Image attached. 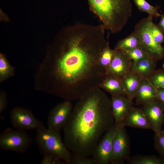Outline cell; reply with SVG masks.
<instances>
[{"instance_id":"cell-7","label":"cell","mask_w":164,"mask_h":164,"mask_svg":"<svg viewBox=\"0 0 164 164\" xmlns=\"http://www.w3.org/2000/svg\"><path fill=\"white\" fill-rule=\"evenodd\" d=\"M130 149L128 136L125 127L118 125L113 141L111 163L121 164L130 159Z\"/></svg>"},{"instance_id":"cell-10","label":"cell","mask_w":164,"mask_h":164,"mask_svg":"<svg viewBox=\"0 0 164 164\" xmlns=\"http://www.w3.org/2000/svg\"><path fill=\"white\" fill-rule=\"evenodd\" d=\"M73 107L71 101L65 100L56 105L48 116L47 128L58 131L63 129Z\"/></svg>"},{"instance_id":"cell-22","label":"cell","mask_w":164,"mask_h":164,"mask_svg":"<svg viewBox=\"0 0 164 164\" xmlns=\"http://www.w3.org/2000/svg\"><path fill=\"white\" fill-rule=\"evenodd\" d=\"M128 162L130 164H164V160L154 155L139 156L130 158Z\"/></svg>"},{"instance_id":"cell-32","label":"cell","mask_w":164,"mask_h":164,"mask_svg":"<svg viewBox=\"0 0 164 164\" xmlns=\"http://www.w3.org/2000/svg\"><path fill=\"white\" fill-rule=\"evenodd\" d=\"M160 17V20L157 25L164 34V12L161 14Z\"/></svg>"},{"instance_id":"cell-1","label":"cell","mask_w":164,"mask_h":164,"mask_svg":"<svg viewBox=\"0 0 164 164\" xmlns=\"http://www.w3.org/2000/svg\"><path fill=\"white\" fill-rule=\"evenodd\" d=\"M106 29L101 24L77 23L57 33L50 53L56 94L71 101L99 87L106 76L99 63L109 41Z\"/></svg>"},{"instance_id":"cell-15","label":"cell","mask_w":164,"mask_h":164,"mask_svg":"<svg viewBox=\"0 0 164 164\" xmlns=\"http://www.w3.org/2000/svg\"><path fill=\"white\" fill-rule=\"evenodd\" d=\"M157 89L147 78L142 79L135 97L136 104L143 105L157 99Z\"/></svg>"},{"instance_id":"cell-16","label":"cell","mask_w":164,"mask_h":164,"mask_svg":"<svg viewBox=\"0 0 164 164\" xmlns=\"http://www.w3.org/2000/svg\"><path fill=\"white\" fill-rule=\"evenodd\" d=\"M157 62L148 56L132 64L131 70L142 79L147 78L156 69Z\"/></svg>"},{"instance_id":"cell-3","label":"cell","mask_w":164,"mask_h":164,"mask_svg":"<svg viewBox=\"0 0 164 164\" xmlns=\"http://www.w3.org/2000/svg\"><path fill=\"white\" fill-rule=\"evenodd\" d=\"M90 11L106 29L113 33L120 31L131 17L130 0H87Z\"/></svg>"},{"instance_id":"cell-14","label":"cell","mask_w":164,"mask_h":164,"mask_svg":"<svg viewBox=\"0 0 164 164\" xmlns=\"http://www.w3.org/2000/svg\"><path fill=\"white\" fill-rule=\"evenodd\" d=\"M121 125L125 127L152 130L151 125L142 109L135 107L127 114Z\"/></svg>"},{"instance_id":"cell-17","label":"cell","mask_w":164,"mask_h":164,"mask_svg":"<svg viewBox=\"0 0 164 164\" xmlns=\"http://www.w3.org/2000/svg\"><path fill=\"white\" fill-rule=\"evenodd\" d=\"M142 79L138 74L131 70L121 80L125 95L130 100L134 99Z\"/></svg>"},{"instance_id":"cell-18","label":"cell","mask_w":164,"mask_h":164,"mask_svg":"<svg viewBox=\"0 0 164 164\" xmlns=\"http://www.w3.org/2000/svg\"><path fill=\"white\" fill-rule=\"evenodd\" d=\"M99 87L110 93L111 96L126 95L121 80L111 74H106Z\"/></svg>"},{"instance_id":"cell-12","label":"cell","mask_w":164,"mask_h":164,"mask_svg":"<svg viewBox=\"0 0 164 164\" xmlns=\"http://www.w3.org/2000/svg\"><path fill=\"white\" fill-rule=\"evenodd\" d=\"M115 50L114 57L106 71V74L113 75L121 80L131 71L132 60L125 51Z\"/></svg>"},{"instance_id":"cell-27","label":"cell","mask_w":164,"mask_h":164,"mask_svg":"<svg viewBox=\"0 0 164 164\" xmlns=\"http://www.w3.org/2000/svg\"><path fill=\"white\" fill-rule=\"evenodd\" d=\"M124 51L134 62H136L148 56L140 46L132 50Z\"/></svg>"},{"instance_id":"cell-11","label":"cell","mask_w":164,"mask_h":164,"mask_svg":"<svg viewBox=\"0 0 164 164\" xmlns=\"http://www.w3.org/2000/svg\"><path fill=\"white\" fill-rule=\"evenodd\" d=\"M142 106L141 108L155 133L162 130L164 124V104L157 99Z\"/></svg>"},{"instance_id":"cell-2","label":"cell","mask_w":164,"mask_h":164,"mask_svg":"<svg viewBox=\"0 0 164 164\" xmlns=\"http://www.w3.org/2000/svg\"><path fill=\"white\" fill-rule=\"evenodd\" d=\"M115 124L111 103L99 87L77 101L63 128L64 142L70 151L92 156L100 140Z\"/></svg>"},{"instance_id":"cell-23","label":"cell","mask_w":164,"mask_h":164,"mask_svg":"<svg viewBox=\"0 0 164 164\" xmlns=\"http://www.w3.org/2000/svg\"><path fill=\"white\" fill-rule=\"evenodd\" d=\"M147 79L157 89H164V69L155 70Z\"/></svg>"},{"instance_id":"cell-5","label":"cell","mask_w":164,"mask_h":164,"mask_svg":"<svg viewBox=\"0 0 164 164\" xmlns=\"http://www.w3.org/2000/svg\"><path fill=\"white\" fill-rule=\"evenodd\" d=\"M153 17L148 16L142 19L135 26L134 31L138 36L140 46L149 57L156 62L163 59L164 47L157 44L151 33L150 24Z\"/></svg>"},{"instance_id":"cell-29","label":"cell","mask_w":164,"mask_h":164,"mask_svg":"<svg viewBox=\"0 0 164 164\" xmlns=\"http://www.w3.org/2000/svg\"><path fill=\"white\" fill-rule=\"evenodd\" d=\"M43 156L40 162L41 164H61L66 162L55 155L50 153H46Z\"/></svg>"},{"instance_id":"cell-21","label":"cell","mask_w":164,"mask_h":164,"mask_svg":"<svg viewBox=\"0 0 164 164\" xmlns=\"http://www.w3.org/2000/svg\"><path fill=\"white\" fill-rule=\"evenodd\" d=\"M115 53L114 49L110 48L109 41L102 51L99 60L100 66L105 70L106 73L114 57Z\"/></svg>"},{"instance_id":"cell-31","label":"cell","mask_w":164,"mask_h":164,"mask_svg":"<svg viewBox=\"0 0 164 164\" xmlns=\"http://www.w3.org/2000/svg\"><path fill=\"white\" fill-rule=\"evenodd\" d=\"M0 113H1L5 107L6 100L5 95L1 94L0 96Z\"/></svg>"},{"instance_id":"cell-33","label":"cell","mask_w":164,"mask_h":164,"mask_svg":"<svg viewBox=\"0 0 164 164\" xmlns=\"http://www.w3.org/2000/svg\"><path fill=\"white\" fill-rule=\"evenodd\" d=\"M163 59L164 60H163V63L162 64V67H163V68L164 69V55H163Z\"/></svg>"},{"instance_id":"cell-20","label":"cell","mask_w":164,"mask_h":164,"mask_svg":"<svg viewBox=\"0 0 164 164\" xmlns=\"http://www.w3.org/2000/svg\"><path fill=\"white\" fill-rule=\"evenodd\" d=\"M132 0L140 11L146 12L148 14L149 16L153 17H160L161 14L159 12L160 6L152 5L145 0Z\"/></svg>"},{"instance_id":"cell-25","label":"cell","mask_w":164,"mask_h":164,"mask_svg":"<svg viewBox=\"0 0 164 164\" xmlns=\"http://www.w3.org/2000/svg\"><path fill=\"white\" fill-rule=\"evenodd\" d=\"M150 29L151 35L155 41L158 44L161 45L164 43V34L152 20L150 24Z\"/></svg>"},{"instance_id":"cell-26","label":"cell","mask_w":164,"mask_h":164,"mask_svg":"<svg viewBox=\"0 0 164 164\" xmlns=\"http://www.w3.org/2000/svg\"><path fill=\"white\" fill-rule=\"evenodd\" d=\"M12 69L4 56L0 55V78L1 80L6 78L12 72Z\"/></svg>"},{"instance_id":"cell-28","label":"cell","mask_w":164,"mask_h":164,"mask_svg":"<svg viewBox=\"0 0 164 164\" xmlns=\"http://www.w3.org/2000/svg\"><path fill=\"white\" fill-rule=\"evenodd\" d=\"M95 164L94 159L91 156H81L75 155L71 153L70 164Z\"/></svg>"},{"instance_id":"cell-4","label":"cell","mask_w":164,"mask_h":164,"mask_svg":"<svg viewBox=\"0 0 164 164\" xmlns=\"http://www.w3.org/2000/svg\"><path fill=\"white\" fill-rule=\"evenodd\" d=\"M37 131L35 141L40 153L52 154L66 164H70L71 152L62 141L60 131L45 127Z\"/></svg>"},{"instance_id":"cell-8","label":"cell","mask_w":164,"mask_h":164,"mask_svg":"<svg viewBox=\"0 0 164 164\" xmlns=\"http://www.w3.org/2000/svg\"><path fill=\"white\" fill-rule=\"evenodd\" d=\"M118 125L114 124L104 134L98 143L92 156L95 164L111 163L113 141Z\"/></svg>"},{"instance_id":"cell-9","label":"cell","mask_w":164,"mask_h":164,"mask_svg":"<svg viewBox=\"0 0 164 164\" xmlns=\"http://www.w3.org/2000/svg\"><path fill=\"white\" fill-rule=\"evenodd\" d=\"M10 119L13 126L18 129L26 131L45 127L31 111L21 108L13 109L10 112Z\"/></svg>"},{"instance_id":"cell-6","label":"cell","mask_w":164,"mask_h":164,"mask_svg":"<svg viewBox=\"0 0 164 164\" xmlns=\"http://www.w3.org/2000/svg\"><path fill=\"white\" fill-rule=\"evenodd\" d=\"M32 142L31 136L24 130L8 128L0 135V147L5 150L24 153Z\"/></svg>"},{"instance_id":"cell-19","label":"cell","mask_w":164,"mask_h":164,"mask_svg":"<svg viewBox=\"0 0 164 164\" xmlns=\"http://www.w3.org/2000/svg\"><path fill=\"white\" fill-rule=\"evenodd\" d=\"M140 46V38L134 31L126 38L119 40L116 43L114 49L126 51Z\"/></svg>"},{"instance_id":"cell-30","label":"cell","mask_w":164,"mask_h":164,"mask_svg":"<svg viewBox=\"0 0 164 164\" xmlns=\"http://www.w3.org/2000/svg\"><path fill=\"white\" fill-rule=\"evenodd\" d=\"M157 97L158 99L164 104V89H157Z\"/></svg>"},{"instance_id":"cell-13","label":"cell","mask_w":164,"mask_h":164,"mask_svg":"<svg viewBox=\"0 0 164 164\" xmlns=\"http://www.w3.org/2000/svg\"><path fill=\"white\" fill-rule=\"evenodd\" d=\"M111 100L115 124L121 125L127 114L135 107L132 101L126 95L111 96Z\"/></svg>"},{"instance_id":"cell-24","label":"cell","mask_w":164,"mask_h":164,"mask_svg":"<svg viewBox=\"0 0 164 164\" xmlns=\"http://www.w3.org/2000/svg\"><path fill=\"white\" fill-rule=\"evenodd\" d=\"M154 142L155 149L164 160V130L155 133Z\"/></svg>"}]
</instances>
